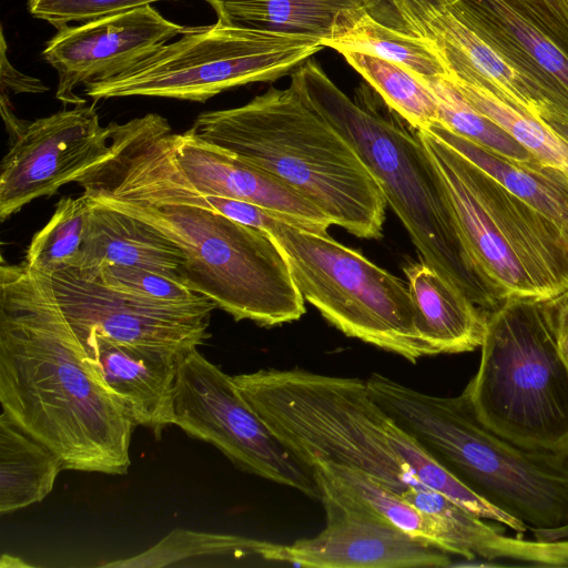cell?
<instances>
[{
    "instance_id": "1",
    "label": "cell",
    "mask_w": 568,
    "mask_h": 568,
    "mask_svg": "<svg viewBox=\"0 0 568 568\" xmlns=\"http://www.w3.org/2000/svg\"><path fill=\"white\" fill-rule=\"evenodd\" d=\"M0 403L64 469L128 473L135 424L89 366L50 276L24 261L0 266Z\"/></svg>"
},
{
    "instance_id": "2",
    "label": "cell",
    "mask_w": 568,
    "mask_h": 568,
    "mask_svg": "<svg viewBox=\"0 0 568 568\" xmlns=\"http://www.w3.org/2000/svg\"><path fill=\"white\" fill-rule=\"evenodd\" d=\"M241 395L306 467L357 469L418 509L446 514L453 503L518 534L528 527L458 480L369 394L366 381L304 368L233 376Z\"/></svg>"
},
{
    "instance_id": "3",
    "label": "cell",
    "mask_w": 568,
    "mask_h": 568,
    "mask_svg": "<svg viewBox=\"0 0 568 568\" xmlns=\"http://www.w3.org/2000/svg\"><path fill=\"white\" fill-rule=\"evenodd\" d=\"M190 129L296 190L332 225L382 237L387 202L381 186L344 135L292 85L201 113Z\"/></svg>"
},
{
    "instance_id": "4",
    "label": "cell",
    "mask_w": 568,
    "mask_h": 568,
    "mask_svg": "<svg viewBox=\"0 0 568 568\" xmlns=\"http://www.w3.org/2000/svg\"><path fill=\"white\" fill-rule=\"evenodd\" d=\"M352 144L371 171L425 262L476 305L500 303L479 274L462 236L443 182L417 129L386 103L352 101L314 60L291 74V84Z\"/></svg>"
},
{
    "instance_id": "5",
    "label": "cell",
    "mask_w": 568,
    "mask_h": 568,
    "mask_svg": "<svg viewBox=\"0 0 568 568\" xmlns=\"http://www.w3.org/2000/svg\"><path fill=\"white\" fill-rule=\"evenodd\" d=\"M372 397L429 454L481 499L525 524H568V455L524 448L487 427L466 397L429 395L383 374Z\"/></svg>"
},
{
    "instance_id": "6",
    "label": "cell",
    "mask_w": 568,
    "mask_h": 568,
    "mask_svg": "<svg viewBox=\"0 0 568 568\" xmlns=\"http://www.w3.org/2000/svg\"><path fill=\"white\" fill-rule=\"evenodd\" d=\"M552 303L510 297L488 311L479 367L462 394L506 439L568 455V369L555 341Z\"/></svg>"
},
{
    "instance_id": "7",
    "label": "cell",
    "mask_w": 568,
    "mask_h": 568,
    "mask_svg": "<svg viewBox=\"0 0 568 568\" xmlns=\"http://www.w3.org/2000/svg\"><path fill=\"white\" fill-rule=\"evenodd\" d=\"M466 247L499 303L568 295V233L427 130H417Z\"/></svg>"
},
{
    "instance_id": "8",
    "label": "cell",
    "mask_w": 568,
    "mask_h": 568,
    "mask_svg": "<svg viewBox=\"0 0 568 568\" xmlns=\"http://www.w3.org/2000/svg\"><path fill=\"white\" fill-rule=\"evenodd\" d=\"M91 199L170 239L185 256L184 283L235 321L271 327L304 315L305 300L287 258L267 232L193 204Z\"/></svg>"
},
{
    "instance_id": "9",
    "label": "cell",
    "mask_w": 568,
    "mask_h": 568,
    "mask_svg": "<svg viewBox=\"0 0 568 568\" xmlns=\"http://www.w3.org/2000/svg\"><path fill=\"white\" fill-rule=\"evenodd\" d=\"M277 242L305 301L334 327L410 363L434 356L420 337L408 284L357 251L274 215Z\"/></svg>"
},
{
    "instance_id": "10",
    "label": "cell",
    "mask_w": 568,
    "mask_h": 568,
    "mask_svg": "<svg viewBox=\"0 0 568 568\" xmlns=\"http://www.w3.org/2000/svg\"><path fill=\"white\" fill-rule=\"evenodd\" d=\"M180 36L118 75L87 83L84 94L93 101L140 95L205 102L235 87L284 77L325 48L317 39L219 21Z\"/></svg>"
},
{
    "instance_id": "11",
    "label": "cell",
    "mask_w": 568,
    "mask_h": 568,
    "mask_svg": "<svg viewBox=\"0 0 568 568\" xmlns=\"http://www.w3.org/2000/svg\"><path fill=\"white\" fill-rule=\"evenodd\" d=\"M174 425L215 446L240 469L321 501L313 470L267 427L241 395L233 376L197 348L182 357L178 368Z\"/></svg>"
},
{
    "instance_id": "12",
    "label": "cell",
    "mask_w": 568,
    "mask_h": 568,
    "mask_svg": "<svg viewBox=\"0 0 568 568\" xmlns=\"http://www.w3.org/2000/svg\"><path fill=\"white\" fill-rule=\"evenodd\" d=\"M58 303L82 345L92 336L186 355L210 337L216 305L206 297L158 303L110 288L75 268L50 276Z\"/></svg>"
},
{
    "instance_id": "13",
    "label": "cell",
    "mask_w": 568,
    "mask_h": 568,
    "mask_svg": "<svg viewBox=\"0 0 568 568\" xmlns=\"http://www.w3.org/2000/svg\"><path fill=\"white\" fill-rule=\"evenodd\" d=\"M325 527L292 544L265 541L261 559L316 568L447 567L449 554L402 531L359 499L316 477Z\"/></svg>"
},
{
    "instance_id": "14",
    "label": "cell",
    "mask_w": 568,
    "mask_h": 568,
    "mask_svg": "<svg viewBox=\"0 0 568 568\" xmlns=\"http://www.w3.org/2000/svg\"><path fill=\"white\" fill-rule=\"evenodd\" d=\"M568 118V0H459L447 7Z\"/></svg>"
},
{
    "instance_id": "15",
    "label": "cell",
    "mask_w": 568,
    "mask_h": 568,
    "mask_svg": "<svg viewBox=\"0 0 568 568\" xmlns=\"http://www.w3.org/2000/svg\"><path fill=\"white\" fill-rule=\"evenodd\" d=\"M110 134L94 104L29 121L1 161L0 220L74 182L106 151Z\"/></svg>"
},
{
    "instance_id": "16",
    "label": "cell",
    "mask_w": 568,
    "mask_h": 568,
    "mask_svg": "<svg viewBox=\"0 0 568 568\" xmlns=\"http://www.w3.org/2000/svg\"><path fill=\"white\" fill-rule=\"evenodd\" d=\"M187 29L152 6L59 29L42 51L58 72L55 98L64 104H84L75 93L79 85L118 75Z\"/></svg>"
},
{
    "instance_id": "17",
    "label": "cell",
    "mask_w": 568,
    "mask_h": 568,
    "mask_svg": "<svg viewBox=\"0 0 568 568\" xmlns=\"http://www.w3.org/2000/svg\"><path fill=\"white\" fill-rule=\"evenodd\" d=\"M374 19L427 40L442 59L447 77L481 85L539 119L551 112L539 91L447 8L426 0H397Z\"/></svg>"
},
{
    "instance_id": "18",
    "label": "cell",
    "mask_w": 568,
    "mask_h": 568,
    "mask_svg": "<svg viewBox=\"0 0 568 568\" xmlns=\"http://www.w3.org/2000/svg\"><path fill=\"white\" fill-rule=\"evenodd\" d=\"M171 151L185 179L199 191L245 201L318 233L327 216L296 190L233 153L199 138L191 129L169 134Z\"/></svg>"
},
{
    "instance_id": "19",
    "label": "cell",
    "mask_w": 568,
    "mask_h": 568,
    "mask_svg": "<svg viewBox=\"0 0 568 568\" xmlns=\"http://www.w3.org/2000/svg\"><path fill=\"white\" fill-rule=\"evenodd\" d=\"M310 467L314 476L359 499L402 531L447 554L473 560L486 557L496 545L495 527L464 507L446 516L428 514L357 469L325 462Z\"/></svg>"
},
{
    "instance_id": "20",
    "label": "cell",
    "mask_w": 568,
    "mask_h": 568,
    "mask_svg": "<svg viewBox=\"0 0 568 568\" xmlns=\"http://www.w3.org/2000/svg\"><path fill=\"white\" fill-rule=\"evenodd\" d=\"M99 381L125 405L135 426L159 438L174 425V385L182 355L92 336L82 345Z\"/></svg>"
},
{
    "instance_id": "21",
    "label": "cell",
    "mask_w": 568,
    "mask_h": 568,
    "mask_svg": "<svg viewBox=\"0 0 568 568\" xmlns=\"http://www.w3.org/2000/svg\"><path fill=\"white\" fill-rule=\"evenodd\" d=\"M90 200L81 254L72 268L91 271L121 265L182 278L185 256L170 239L135 216Z\"/></svg>"
},
{
    "instance_id": "22",
    "label": "cell",
    "mask_w": 568,
    "mask_h": 568,
    "mask_svg": "<svg viewBox=\"0 0 568 568\" xmlns=\"http://www.w3.org/2000/svg\"><path fill=\"white\" fill-rule=\"evenodd\" d=\"M423 341L439 354L471 352L481 346L488 311L423 261L404 267Z\"/></svg>"
},
{
    "instance_id": "23",
    "label": "cell",
    "mask_w": 568,
    "mask_h": 568,
    "mask_svg": "<svg viewBox=\"0 0 568 568\" xmlns=\"http://www.w3.org/2000/svg\"><path fill=\"white\" fill-rule=\"evenodd\" d=\"M224 24L303 36L323 42L349 30L378 0H204Z\"/></svg>"
},
{
    "instance_id": "24",
    "label": "cell",
    "mask_w": 568,
    "mask_h": 568,
    "mask_svg": "<svg viewBox=\"0 0 568 568\" xmlns=\"http://www.w3.org/2000/svg\"><path fill=\"white\" fill-rule=\"evenodd\" d=\"M568 233V174L539 160L519 161L487 150L442 125L426 129Z\"/></svg>"
},
{
    "instance_id": "25",
    "label": "cell",
    "mask_w": 568,
    "mask_h": 568,
    "mask_svg": "<svg viewBox=\"0 0 568 568\" xmlns=\"http://www.w3.org/2000/svg\"><path fill=\"white\" fill-rule=\"evenodd\" d=\"M64 469L61 457L8 416L0 415V514L43 500Z\"/></svg>"
},
{
    "instance_id": "26",
    "label": "cell",
    "mask_w": 568,
    "mask_h": 568,
    "mask_svg": "<svg viewBox=\"0 0 568 568\" xmlns=\"http://www.w3.org/2000/svg\"><path fill=\"white\" fill-rule=\"evenodd\" d=\"M324 45L339 53L349 51L381 58L419 78L447 75L442 59L427 40L385 26L368 13L346 34Z\"/></svg>"
},
{
    "instance_id": "27",
    "label": "cell",
    "mask_w": 568,
    "mask_h": 568,
    "mask_svg": "<svg viewBox=\"0 0 568 568\" xmlns=\"http://www.w3.org/2000/svg\"><path fill=\"white\" fill-rule=\"evenodd\" d=\"M446 78L479 112L489 118L537 160L568 174V142L544 120L500 99L486 88Z\"/></svg>"
},
{
    "instance_id": "28",
    "label": "cell",
    "mask_w": 568,
    "mask_h": 568,
    "mask_svg": "<svg viewBox=\"0 0 568 568\" xmlns=\"http://www.w3.org/2000/svg\"><path fill=\"white\" fill-rule=\"evenodd\" d=\"M342 54L382 100L413 128L426 129L438 122L436 99L419 77L377 57L349 51Z\"/></svg>"
},
{
    "instance_id": "29",
    "label": "cell",
    "mask_w": 568,
    "mask_h": 568,
    "mask_svg": "<svg viewBox=\"0 0 568 568\" xmlns=\"http://www.w3.org/2000/svg\"><path fill=\"white\" fill-rule=\"evenodd\" d=\"M90 207L91 200L84 193L61 197L48 223L33 235L23 261L31 268L49 276L75 267Z\"/></svg>"
},
{
    "instance_id": "30",
    "label": "cell",
    "mask_w": 568,
    "mask_h": 568,
    "mask_svg": "<svg viewBox=\"0 0 568 568\" xmlns=\"http://www.w3.org/2000/svg\"><path fill=\"white\" fill-rule=\"evenodd\" d=\"M265 540L231 534L174 529L158 544L134 557L103 565L116 568H148L183 565L192 558L258 557Z\"/></svg>"
},
{
    "instance_id": "31",
    "label": "cell",
    "mask_w": 568,
    "mask_h": 568,
    "mask_svg": "<svg viewBox=\"0 0 568 568\" xmlns=\"http://www.w3.org/2000/svg\"><path fill=\"white\" fill-rule=\"evenodd\" d=\"M432 90L438 109V122L452 132L500 155L537 160L498 124L479 112L446 77L420 78Z\"/></svg>"
},
{
    "instance_id": "32",
    "label": "cell",
    "mask_w": 568,
    "mask_h": 568,
    "mask_svg": "<svg viewBox=\"0 0 568 568\" xmlns=\"http://www.w3.org/2000/svg\"><path fill=\"white\" fill-rule=\"evenodd\" d=\"M75 270L82 276L95 278L110 288L151 302L185 303L203 297L182 278L151 270L121 265H102L91 271Z\"/></svg>"
},
{
    "instance_id": "33",
    "label": "cell",
    "mask_w": 568,
    "mask_h": 568,
    "mask_svg": "<svg viewBox=\"0 0 568 568\" xmlns=\"http://www.w3.org/2000/svg\"><path fill=\"white\" fill-rule=\"evenodd\" d=\"M168 0H28L29 12L58 30Z\"/></svg>"
},
{
    "instance_id": "34",
    "label": "cell",
    "mask_w": 568,
    "mask_h": 568,
    "mask_svg": "<svg viewBox=\"0 0 568 568\" xmlns=\"http://www.w3.org/2000/svg\"><path fill=\"white\" fill-rule=\"evenodd\" d=\"M1 89L11 90L14 93H42L48 90L39 79L24 75L11 65L7 57L3 31H1Z\"/></svg>"
},
{
    "instance_id": "35",
    "label": "cell",
    "mask_w": 568,
    "mask_h": 568,
    "mask_svg": "<svg viewBox=\"0 0 568 568\" xmlns=\"http://www.w3.org/2000/svg\"><path fill=\"white\" fill-rule=\"evenodd\" d=\"M552 328L559 355L568 369V295L552 303Z\"/></svg>"
},
{
    "instance_id": "36",
    "label": "cell",
    "mask_w": 568,
    "mask_h": 568,
    "mask_svg": "<svg viewBox=\"0 0 568 568\" xmlns=\"http://www.w3.org/2000/svg\"><path fill=\"white\" fill-rule=\"evenodd\" d=\"M1 114L6 124L11 143H13L24 131L29 121H23L14 114L6 90L1 89Z\"/></svg>"
},
{
    "instance_id": "37",
    "label": "cell",
    "mask_w": 568,
    "mask_h": 568,
    "mask_svg": "<svg viewBox=\"0 0 568 568\" xmlns=\"http://www.w3.org/2000/svg\"><path fill=\"white\" fill-rule=\"evenodd\" d=\"M540 119L568 142V118L554 112H547Z\"/></svg>"
},
{
    "instance_id": "38",
    "label": "cell",
    "mask_w": 568,
    "mask_h": 568,
    "mask_svg": "<svg viewBox=\"0 0 568 568\" xmlns=\"http://www.w3.org/2000/svg\"><path fill=\"white\" fill-rule=\"evenodd\" d=\"M394 1L397 0H378L377 6L368 14L373 18L376 17L378 13L387 9Z\"/></svg>"
}]
</instances>
